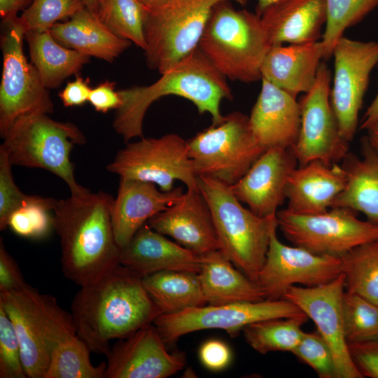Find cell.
<instances>
[{
  "label": "cell",
  "mask_w": 378,
  "mask_h": 378,
  "mask_svg": "<svg viewBox=\"0 0 378 378\" xmlns=\"http://www.w3.org/2000/svg\"><path fill=\"white\" fill-rule=\"evenodd\" d=\"M14 326L0 306V378H27Z\"/></svg>",
  "instance_id": "cell-42"
},
{
  "label": "cell",
  "mask_w": 378,
  "mask_h": 378,
  "mask_svg": "<svg viewBox=\"0 0 378 378\" xmlns=\"http://www.w3.org/2000/svg\"><path fill=\"white\" fill-rule=\"evenodd\" d=\"M147 223L199 255L220 250L212 214L200 190L187 188L178 202Z\"/></svg>",
  "instance_id": "cell-20"
},
{
  "label": "cell",
  "mask_w": 378,
  "mask_h": 378,
  "mask_svg": "<svg viewBox=\"0 0 378 378\" xmlns=\"http://www.w3.org/2000/svg\"><path fill=\"white\" fill-rule=\"evenodd\" d=\"M292 354L301 362L311 367L319 377L336 378L332 351L318 331L304 332Z\"/></svg>",
  "instance_id": "cell-40"
},
{
  "label": "cell",
  "mask_w": 378,
  "mask_h": 378,
  "mask_svg": "<svg viewBox=\"0 0 378 378\" xmlns=\"http://www.w3.org/2000/svg\"><path fill=\"white\" fill-rule=\"evenodd\" d=\"M25 31L18 16L1 21L3 67L0 84V135L4 138L18 120L34 114H51L49 90L24 54Z\"/></svg>",
  "instance_id": "cell-10"
},
{
  "label": "cell",
  "mask_w": 378,
  "mask_h": 378,
  "mask_svg": "<svg viewBox=\"0 0 378 378\" xmlns=\"http://www.w3.org/2000/svg\"><path fill=\"white\" fill-rule=\"evenodd\" d=\"M322 59L324 50L321 41L272 46L262 63L261 77L296 97L311 90Z\"/></svg>",
  "instance_id": "cell-25"
},
{
  "label": "cell",
  "mask_w": 378,
  "mask_h": 378,
  "mask_svg": "<svg viewBox=\"0 0 378 378\" xmlns=\"http://www.w3.org/2000/svg\"><path fill=\"white\" fill-rule=\"evenodd\" d=\"M49 31L63 46L108 62H113L132 43L113 34L87 8L55 24Z\"/></svg>",
  "instance_id": "cell-28"
},
{
  "label": "cell",
  "mask_w": 378,
  "mask_h": 378,
  "mask_svg": "<svg viewBox=\"0 0 378 378\" xmlns=\"http://www.w3.org/2000/svg\"><path fill=\"white\" fill-rule=\"evenodd\" d=\"M183 193L181 187L163 192L151 182L120 178L111 209L114 236L120 248L125 247L150 218L178 202Z\"/></svg>",
  "instance_id": "cell-21"
},
{
  "label": "cell",
  "mask_w": 378,
  "mask_h": 378,
  "mask_svg": "<svg viewBox=\"0 0 378 378\" xmlns=\"http://www.w3.org/2000/svg\"><path fill=\"white\" fill-rule=\"evenodd\" d=\"M341 259L345 290L378 305V239L353 248Z\"/></svg>",
  "instance_id": "cell-33"
},
{
  "label": "cell",
  "mask_w": 378,
  "mask_h": 378,
  "mask_svg": "<svg viewBox=\"0 0 378 378\" xmlns=\"http://www.w3.org/2000/svg\"><path fill=\"white\" fill-rule=\"evenodd\" d=\"M84 8L83 0H33L18 19L25 33L46 31Z\"/></svg>",
  "instance_id": "cell-38"
},
{
  "label": "cell",
  "mask_w": 378,
  "mask_h": 378,
  "mask_svg": "<svg viewBox=\"0 0 378 378\" xmlns=\"http://www.w3.org/2000/svg\"><path fill=\"white\" fill-rule=\"evenodd\" d=\"M344 335L348 344L378 340V305L344 291L342 298Z\"/></svg>",
  "instance_id": "cell-37"
},
{
  "label": "cell",
  "mask_w": 378,
  "mask_h": 378,
  "mask_svg": "<svg viewBox=\"0 0 378 378\" xmlns=\"http://www.w3.org/2000/svg\"><path fill=\"white\" fill-rule=\"evenodd\" d=\"M378 121V93L368 107L361 120L360 130H367L370 127Z\"/></svg>",
  "instance_id": "cell-49"
},
{
  "label": "cell",
  "mask_w": 378,
  "mask_h": 378,
  "mask_svg": "<svg viewBox=\"0 0 378 378\" xmlns=\"http://www.w3.org/2000/svg\"><path fill=\"white\" fill-rule=\"evenodd\" d=\"M298 164L292 148H268L230 186L235 197L260 217L276 216L286 200L288 178Z\"/></svg>",
  "instance_id": "cell-19"
},
{
  "label": "cell",
  "mask_w": 378,
  "mask_h": 378,
  "mask_svg": "<svg viewBox=\"0 0 378 378\" xmlns=\"http://www.w3.org/2000/svg\"><path fill=\"white\" fill-rule=\"evenodd\" d=\"M360 156L349 153L342 160L346 182L330 208L345 207L363 214L378 224V153L366 136L361 139Z\"/></svg>",
  "instance_id": "cell-27"
},
{
  "label": "cell",
  "mask_w": 378,
  "mask_h": 378,
  "mask_svg": "<svg viewBox=\"0 0 378 378\" xmlns=\"http://www.w3.org/2000/svg\"><path fill=\"white\" fill-rule=\"evenodd\" d=\"M197 177L206 176L230 186L236 183L265 152L251 131L248 116L238 112L224 115L186 141Z\"/></svg>",
  "instance_id": "cell-9"
},
{
  "label": "cell",
  "mask_w": 378,
  "mask_h": 378,
  "mask_svg": "<svg viewBox=\"0 0 378 378\" xmlns=\"http://www.w3.org/2000/svg\"><path fill=\"white\" fill-rule=\"evenodd\" d=\"M271 46L259 15L225 1L214 7L197 47L226 78L249 83L262 79Z\"/></svg>",
  "instance_id": "cell-4"
},
{
  "label": "cell",
  "mask_w": 378,
  "mask_h": 378,
  "mask_svg": "<svg viewBox=\"0 0 378 378\" xmlns=\"http://www.w3.org/2000/svg\"><path fill=\"white\" fill-rule=\"evenodd\" d=\"M106 356L104 378H166L186 363L183 353L168 351L153 323L118 340Z\"/></svg>",
  "instance_id": "cell-18"
},
{
  "label": "cell",
  "mask_w": 378,
  "mask_h": 378,
  "mask_svg": "<svg viewBox=\"0 0 378 378\" xmlns=\"http://www.w3.org/2000/svg\"><path fill=\"white\" fill-rule=\"evenodd\" d=\"M260 18L272 46L318 41L326 23V1L277 0Z\"/></svg>",
  "instance_id": "cell-26"
},
{
  "label": "cell",
  "mask_w": 378,
  "mask_h": 378,
  "mask_svg": "<svg viewBox=\"0 0 378 378\" xmlns=\"http://www.w3.org/2000/svg\"><path fill=\"white\" fill-rule=\"evenodd\" d=\"M276 1L277 0H258L255 13L260 16L266 8Z\"/></svg>",
  "instance_id": "cell-52"
},
{
  "label": "cell",
  "mask_w": 378,
  "mask_h": 378,
  "mask_svg": "<svg viewBox=\"0 0 378 378\" xmlns=\"http://www.w3.org/2000/svg\"><path fill=\"white\" fill-rule=\"evenodd\" d=\"M225 1L160 0L146 10L144 50L148 68L162 74L195 50L214 7Z\"/></svg>",
  "instance_id": "cell-8"
},
{
  "label": "cell",
  "mask_w": 378,
  "mask_h": 378,
  "mask_svg": "<svg viewBox=\"0 0 378 378\" xmlns=\"http://www.w3.org/2000/svg\"><path fill=\"white\" fill-rule=\"evenodd\" d=\"M31 63L46 88L55 89L72 75H78L90 57L59 44L49 31L24 35Z\"/></svg>",
  "instance_id": "cell-30"
},
{
  "label": "cell",
  "mask_w": 378,
  "mask_h": 378,
  "mask_svg": "<svg viewBox=\"0 0 378 378\" xmlns=\"http://www.w3.org/2000/svg\"><path fill=\"white\" fill-rule=\"evenodd\" d=\"M345 291L342 273L333 281L318 286H293L284 295L315 323L328 344L335 362L336 378H363L352 360L344 335L342 298Z\"/></svg>",
  "instance_id": "cell-17"
},
{
  "label": "cell",
  "mask_w": 378,
  "mask_h": 378,
  "mask_svg": "<svg viewBox=\"0 0 378 378\" xmlns=\"http://www.w3.org/2000/svg\"><path fill=\"white\" fill-rule=\"evenodd\" d=\"M106 169L120 178L156 184L160 190H172L175 180L188 189L200 190L187 142L169 133L158 138H140L120 150Z\"/></svg>",
  "instance_id": "cell-12"
},
{
  "label": "cell",
  "mask_w": 378,
  "mask_h": 378,
  "mask_svg": "<svg viewBox=\"0 0 378 378\" xmlns=\"http://www.w3.org/2000/svg\"><path fill=\"white\" fill-rule=\"evenodd\" d=\"M91 90L89 78L76 75L73 81L66 83L58 96L66 107L82 106L88 102Z\"/></svg>",
  "instance_id": "cell-47"
},
{
  "label": "cell",
  "mask_w": 378,
  "mask_h": 378,
  "mask_svg": "<svg viewBox=\"0 0 378 378\" xmlns=\"http://www.w3.org/2000/svg\"><path fill=\"white\" fill-rule=\"evenodd\" d=\"M199 356L205 368L210 370L218 371L229 365L232 354L225 342L218 340H210L201 346Z\"/></svg>",
  "instance_id": "cell-45"
},
{
  "label": "cell",
  "mask_w": 378,
  "mask_h": 378,
  "mask_svg": "<svg viewBox=\"0 0 378 378\" xmlns=\"http://www.w3.org/2000/svg\"><path fill=\"white\" fill-rule=\"evenodd\" d=\"M3 139L1 146L13 166L47 170L62 178L71 195L88 190L76 182L70 160L74 145L87 141L75 124L55 120L48 114H34L15 122Z\"/></svg>",
  "instance_id": "cell-7"
},
{
  "label": "cell",
  "mask_w": 378,
  "mask_h": 378,
  "mask_svg": "<svg viewBox=\"0 0 378 378\" xmlns=\"http://www.w3.org/2000/svg\"><path fill=\"white\" fill-rule=\"evenodd\" d=\"M139 1H141L144 6H148V5L153 4L160 0H139Z\"/></svg>",
  "instance_id": "cell-53"
},
{
  "label": "cell",
  "mask_w": 378,
  "mask_h": 378,
  "mask_svg": "<svg viewBox=\"0 0 378 378\" xmlns=\"http://www.w3.org/2000/svg\"><path fill=\"white\" fill-rule=\"evenodd\" d=\"M149 85L133 86L118 90L121 106L115 110L113 127L124 141L144 137L143 123L149 106L160 98L176 95L190 101L201 114L211 115L212 124L224 118L220 104L233 95L226 78L197 47L190 55L160 74Z\"/></svg>",
  "instance_id": "cell-3"
},
{
  "label": "cell",
  "mask_w": 378,
  "mask_h": 378,
  "mask_svg": "<svg viewBox=\"0 0 378 378\" xmlns=\"http://www.w3.org/2000/svg\"><path fill=\"white\" fill-rule=\"evenodd\" d=\"M113 200L108 193L88 190L57 200L52 210L63 274L80 287L95 283L120 264L111 219Z\"/></svg>",
  "instance_id": "cell-2"
},
{
  "label": "cell",
  "mask_w": 378,
  "mask_h": 378,
  "mask_svg": "<svg viewBox=\"0 0 378 378\" xmlns=\"http://www.w3.org/2000/svg\"><path fill=\"white\" fill-rule=\"evenodd\" d=\"M330 81L322 62L314 84L299 102L300 130L292 149L300 166L316 160L340 163L349 153V142L342 136L331 106Z\"/></svg>",
  "instance_id": "cell-14"
},
{
  "label": "cell",
  "mask_w": 378,
  "mask_h": 378,
  "mask_svg": "<svg viewBox=\"0 0 378 378\" xmlns=\"http://www.w3.org/2000/svg\"><path fill=\"white\" fill-rule=\"evenodd\" d=\"M334 76L330 103L342 136L353 140L372 69L378 64V42L341 37L333 51Z\"/></svg>",
  "instance_id": "cell-15"
},
{
  "label": "cell",
  "mask_w": 378,
  "mask_h": 378,
  "mask_svg": "<svg viewBox=\"0 0 378 378\" xmlns=\"http://www.w3.org/2000/svg\"><path fill=\"white\" fill-rule=\"evenodd\" d=\"M120 263L142 277L162 271L197 274L201 255L168 239L146 223L121 249Z\"/></svg>",
  "instance_id": "cell-24"
},
{
  "label": "cell",
  "mask_w": 378,
  "mask_h": 378,
  "mask_svg": "<svg viewBox=\"0 0 378 378\" xmlns=\"http://www.w3.org/2000/svg\"><path fill=\"white\" fill-rule=\"evenodd\" d=\"M0 306L10 318L18 337L28 378H45L52 351L78 335L71 313L56 298L26 284L0 293Z\"/></svg>",
  "instance_id": "cell-5"
},
{
  "label": "cell",
  "mask_w": 378,
  "mask_h": 378,
  "mask_svg": "<svg viewBox=\"0 0 378 378\" xmlns=\"http://www.w3.org/2000/svg\"><path fill=\"white\" fill-rule=\"evenodd\" d=\"M278 227L294 246L313 253L342 258L353 248L378 239V224L357 218L345 207L330 208L315 215L276 213Z\"/></svg>",
  "instance_id": "cell-11"
},
{
  "label": "cell",
  "mask_w": 378,
  "mask_h": 378,
  "mask_svg": "<svg viewBox=\"0 0 378 378\" xmlns=\"http://www.w3.org/2000/svg\"><path fill=\"white\" fill-rule=\"evenodd\" d=\"M366 137L372 147L378 153V121L367 130Z\"/></svg>",
  "instance_id": "cell-50"
},
{
  "label": "cell",
  "mask_w": 378,
  "mask_h": 378,
  "mask_svg": "<svg viewBox=\"0 0 378 378\" xmlns=\"http://www.w3.org/2000/svg\"><path fill=\"white\" fill-rule=\"evenodd\" d=\"M342 273L341 258L317 255L297 246L285 245L278 239L276 230L271 235L257 283L265 299L279 300L293 286H318Z\"/></svg>",
  "instance_id": "cell-16"
},
{
  "label": "cell",
  "mask_w": 378,
  "mask_h": 378,
  "mask_svg": "<svg viewBox=\"0 0 378 378\" xmlns=\"http://www.w3.org/2000/svg\"><path fill=\"white\" fill-rule=\"evenodd\" d=\"M57 200L42 197L36 202L18 209L10 216L8 227L20 237L43 238L53 228L50 211L54 209Z\"/></svg>",
  "instance_id": "cell-39"
},
{
  "label": "cell",
  "mask_w": 378,
  "mask_h": 378,
  "mask_svg": "<svg viewBox=\"0 0 378 378\" xmlns=\"http://www.w3.org/2000/svg\"><path fill=\"white\" fill-rule=\"evenodd\" d=\"M306 315L286 299L242 302L188 308L172 314H162L153 321L167 345L175 343L188 333L206 329H221L231 337L253 323Z\"/></svg>",
  "instance_id": "cell-13"
},
{
  "label": "cell",
  "mask_w": 378,
  "mask_h": 378,
  "mask_svg": "<svg viewBox=\"0 0 378 378\" xmlns=\"http://www.w3.org/2000/svg\"><path fill=\"white\" fill-rule=\"evenodd\" d=\"M71 310L78 336L91 352L105 356L111 340L131 335L162 314L142 276L120 264L95 283L80 287Z\"/></svg>",
  "instance_id": "cell-1"
},
{
  "label": "cell",
  "mask_w": 378,
  "mask_h": 378,
  "mask_svg": "<svg viewBox=\"0 0 378 378\" xmlns=\"http://www.w3.org/2000/svg\"><path fill=\"white\" fill-rule=\"evenodd\" d=\"M27 283L14 258L6 251L0 239V293H8L22 288Z\"/></svg>",
  "instance_id": "cell-44"
},
{
  "label": "cell",
  "mask_w": 378,
  "mask_h": 378,
  "mask_svg": "<svg viewBox=\"0 0 378 378\" xmlns=\"http://www.w3.org/2000/svg\"><path fill=\"white\" fill-rule=\"evenodd\" d=\"M197 276L209 304L258 302L265 299L258 283L238 270L220 250L201 255Z\"/></svg>",
  "instance_id": "cell-29"
},
{
  "label": "cell",
  "mask_w": 378,
  "mask_h": 378,
  "mask_svg": "<svg viewBox=\"0 0 378 378\" xmlns=\"http://www.w3.org/2000/svg\"><path fill=\"white\" fill-rule=\"evenodd\" d=\"M99 19L116 36L145 50L146 10L139 0H103Z\"/></svg>",
  "instance_id": "cell-34"
},
{
  "label": "cell",
  "mask_w": 378,
  "mask_h": 378,
  "mask_svg": "<svg viewBox=\"0 0 378 378\" xmlns=\"http://www.w3.org/2000/svg\"><path fill=\"white\" fill-rule=\"evenodd\" d=\"M197 178L212 214L220 250L238 270L257 282L271 235L278 228L276 215L260 217L241 205L230 186L210 177Z\"/></svg>",
  "instance_id": "cell-6"
},
{
  "label": "cell",
  "mask_w": 378,
  "mask_h": 378,
  "mask_svg": "<svg viewBox=\"0 0 378 378\" xmlns=\"http://www.w3.org/2000/svg\"><path fill=\"white\" fill-rule=\"evenodd\" d=\"M261 80L260 94L248 116L253 134L265 150L292 148L300 130V103L269 81Z\"/></svg>",
  "instance_id": "cell-22"
},
{
  "label": "cell",
  "mask_w": 378,
  "mask_h": 378,
  "mask_svg": "<svg viewBox=\"0 0 378 378\" xmlns=\"http://www.w3.org/2000/svg\"><path fill=\"white\" fill-rule=\"evenodd\" d=\"M90 352L78 335L66 340L52 351L45 378H104L106 363L94 365Z\"/></svg>",
  "instance_id": "cell-35"
},
{
  "label": "cell",
  "mask_w": 378,
  "mask_h": 378,
  "mask_svg": "<svg viewBox=\"0 0 378 378\" xmlns=\"http://www.w3.org/2000/svg\"><path fill=\"white\" fill-rule=\"evenodd\" d=\"M326 1L327 20L321 42L324 59H328L344 31L363 20L378 6V0Z\"/></svg>",
  "instance_id": "cell-36"
},
{
  "label": "cell",
  "mask_w": 378,
  "mask_h": 378,
  "mask_svg": "<svg viewBox=\"0 0 378 378\" xmlns=\"http://www.w3.org/2000/svg\"><path fill=\"white\" fill-rule=\"evenodd\" d=\"M12 164L6 152L0 146V230L8 228L10 216L18 209L39 200V195L23 193L16 186L11 171Z\"/></svg>",
  "instance_id": "cell-41"
},
{
  "label": "cell",
  "mask_w": 378,
  "mask_h": 378,
  "mask_svg": "<svg viewBox=\"0 0 378 378\" xmlns=\"http://www.w3.org/2000/svg\"><path fill=\"white\" fill-rule=\"evenodd\" d=\"M307 315L275 318L251 323L243 329L246 342L261 354L272 351H292L300 342Z\"/></svg>",
  "instance_id": "cell-32"
},
{
  "label": "cell",
  "mask_w": 378,
  "mask_h": 378,
  "mask_svg": "<svg viewBox=\"0 0 378 378\" xmlns=\"http://www.w3.org/2000/svg\"><path fill=\"white\" fill-rule=\"evenodd\" d=\"M33 0H0V15L2 20L18 16L20 11L27 8Z\"/></svg>",
  "instance_id": "cell-48"
},
{
  "label": "cell",
  "mask_w": 378,
  "mask_h": 378,
  "mask_svg": "<svg viewBox=\"0 0 378 378\" xmlns=\"http://www.w3.org/2000/svg\"><path fill=\"white\" fill-rule=\"evenodd\" d=\"M88 102L96 111L103 113L118 109L122 100L118 91L115 90V82L105 80L92 88Z\"/></svg>",
  "instance_id": "cell-46"
},
{
  "label": "cell",
  "mask_w": 378,
  "mask_h": 378,
  "mask_svg": "<svg viewBox=\"0 0 378 378\" xmlns=\"http://www.w3.org/2000/svg\"><path fill=\"white\" fill-rule=\"evenodd\" d=\"M352 360L363 377L378 378V340L348 344Z\"/></svg>",
  "instance_id": "cell-43"
},
{
  "label": "cell",
  "mask_w": 378,
  "mask_h": 378,
  "mask_svg": "<svg viewBox=\"0 0 378 378\" xmlns=\"http://www.w3.org/2000/svg\"><path fill=\"white\" fill-rule=\"evenodd\" d=\"M346 182V174L340 163L316 160L297 167L286 183V209L301 215L326 212Z\"/></svg>",
  "instance_id": "cell-23"
},
{
  "label": "cell",
  "mask_w": 378,
  "mask_h": 378,
  "mask_svg": "<svg viewBox=\"0 0 378 378\" xmlns=\"http://www.w3.org/2000/svg\"><path fill=\"white\" fill-rule=\"evenodd\" d=\"M85 7L92 13L97 15L99 6L103 0H83Z\"/></svg>",
  "instance_id": "cell-51"
},
{
  "label": "cell",
  "mask_w": 378,
  "mask_h": 378,
  "mask_svg": "<svg viewBox=\"0 0 378 378\" xmlns=\"http://www.w3.org/2000/svg\"><path fill=\"white\" fill-rule=\"evenodd\" d=\"M142 282L162 314L175 313L207 304L197 273L162 271L142 277Z\"/></svg>",
  "instance_id": "cell-31"
}]
</instances>
